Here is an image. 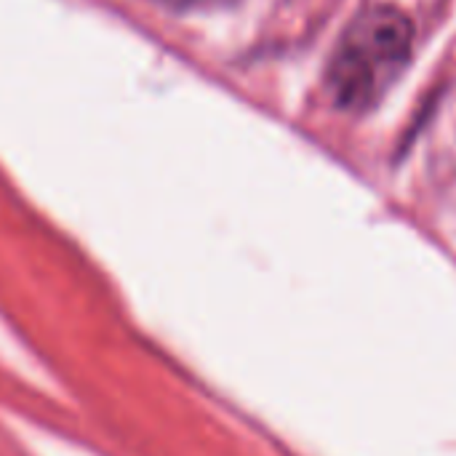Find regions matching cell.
<instances>
[{
  "mask_svg": "<svg viewBox=\"0 0 456 456\" xmlns=\"http://www.w3.org/2000/svg\"><path fill=\"white\" fill-rule=\"evenodd\" d=\"M414 51V29L393 5L361 11L329 61V91L342 110H369L401 77Z\"/></svg>",
  "mask_w": 456,
  "mask_h": 456,
  "instance_id": "obj_1",
  "label": "cell"
},
{
  "mask_svg": "<svg viewBox=\"0 0 456 456\" xmlns=\"http://www.w3.org/2000/svg\"><path fill=\"white\" fill-rule=\"evenodd\" d=\"M163 3L174 5V8H208V5H219L227 0H163Z\"/></svg>",
  "mask_w": 456,
  "mask_h": 456,
  "instance_id": "obj_2",
  "label": "cell"
}]
</instances>
